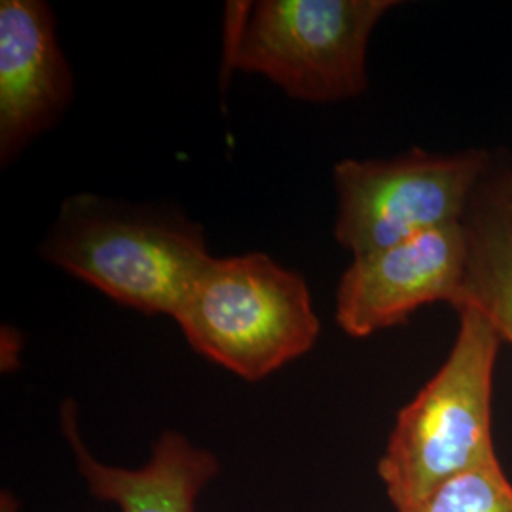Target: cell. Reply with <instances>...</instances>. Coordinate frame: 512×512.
<instances>
[{
  "instance_id": "obj_5",
  "label": "cell",
  "mask_w": 512,
  "mask_h": 512,
  "mask_svg": "<svg viewBox=\"0 0 512 512\" xmlns=\"http://www.w3.org/2000/svg\"><path fill=\"white\" fill-rule=\"evenodd\" d=\"M490 165V154L476 148L458 154L412 148L389 160H342L334 165V238L361 256L463 224Z\"/></svg>"
},
{
  "instance_id": "obj_10",
  "label": "cell",
  "mask_w": 512,
  "mask_h": 512,
  "mask_svg": "<svg viewBox=\"0 0 512 512\" xmlns=\"http://www.w3.org/2000/svg\"><path fill=\"white\" fill-rule=\"evenodd\" d=\"M395 512H512V482L494 459L450 476L416 503Z\"/></svg>"
},
{
  "instance_id": "obj_3",
  "label": "cell",
  "mask_w": 512,
  "mask_h": 512,
  "mask_svg": "<svg viewBox=\"0 0 512 512\" xmlns=\"http://www.w3.org/2000/svg\"><path fill=\"white\" fill-rule=\"evenodd\" d=\"M393 0H243L224 10L222 73L262 74L287 95L336 103L365 92L368 42Z\"/></svg>"
},
{
  "instance_id": "obj_7",
  "label": "cell",
  "mask_w": 512,
  "mask_h": 512,
  "mask_svg": "<svg viewBox=\"0 0 512 512\" xmlns=\"http://www.w3.org/2000/svg\"><path fill=\"white\" fill-rule=\"evenodd\" d=\"M74 80L52 8L42 0L0 2V164L54 128L73 101Z\"/></svg>"
},
{
  "instance_id": "obj_9",
  "label": "cell",
  "mask_w": 512,
  "mask_h": 512,
  "mask_svg": "<svg viewBox=\"0 0 512 512\" xmlns=\"http://www.w3.org/2000/svg\"><path fill=\"white\" fill-rule=\"evenodd\" d=\"M469 268L459 306H475L512 346V220L499 181L488 179L465 217Z\"/></svg>"
},
{
  "instance_id": "obj_11",
  "label": "cell",
  "mask_w": 512,
  "mask_h": 512,
  "mask_svg": "<svg viewBox=\"0 0 512 512\" xmlns=\"http://www.w3.org/2000/svg\"><path fill=\"white\" fill-rule=\"evenodd\" d=\"M499 188H501L505 209H507V213H509L512 220V175L505 177V179H499Z\"/></svg>"
},
{
  "instance_id": "obj_4",
  "label": "cell",
  "mask_w": 512,
  "mask_h": 512,
  "mask_svg": "<svg viewBox=\"0 0 512 512\" xmlns=\"http://www.w3.org/2000/svg\"><path fill=\"white\" fill-rule=\"evenodd\" d=\"M173 319L200 355L247 382L306 355L321 332L306 279L262 253L213 256Z\"/></svg>"
},
{
  "instance_id": "obj_1",
  "label": "cell",
  "mask_w": 512,
  "mask_h": 512,
  "mask_svg": "<svg viewBox=\"0 0 512 512\" xmlns=\"http://www.w3.org/2000/svg\"><path fill=\"white\" fill-rule=\"evenodd\" d=\"M38 253L118 304L169 317L213 258L202 226L183 213L93 194L61 205Z\"/></svg>"
},
{
  "instance_id": "obj_2",
  "label": "cell",
  "mask_w": 512,
  "mask_h": 512,
  "mask_svg": "<svg viewBox=\"0 0 512 512\" xmlns=\"http://www.w3.org/2000/svg\"><path fill=\"white\" fill-rule=\"evenodd\" d=\"M458 336L446 361L399 412L378 461L395 511L450 476L497 458L492 433L494 374L503 344L475 306H459Z\"/></svg>"
},
{
  "instance_id": "obj_8",
  "label": "cell",
  "mask_w": 512,
  "mask_h": 512,
  "mask_svg": "<svg viewBox=\"0 0 512 512\" xmlns=\"http://www.w3.org/2000/svg\"><path fill=\"white\" fill-rule=\"evenodd\" d=\"M61 429L90 494L120 512H196L203 490L217 478V456L183 433L165 431L139 467L95 458L80 437L73 401L61 406Z\"/></svg>"
},
{
  "instance_id": "obj_6",
  "label": "cell",
  "mask_w": 512,
  "mask_h": 512,
  "mask_svg": "<svg viewBox=\"0 0 512 512\" xmlns=\"http://www.w3.org/2000/svg\"><path fill=\"white\" fill-rule=\"evenodd\" d=\"M469 268L465 224L353 256L336 293V323L353 338L403 325L416 311L446 302L456 306Z\"/></svg>"
}]
</instances>
